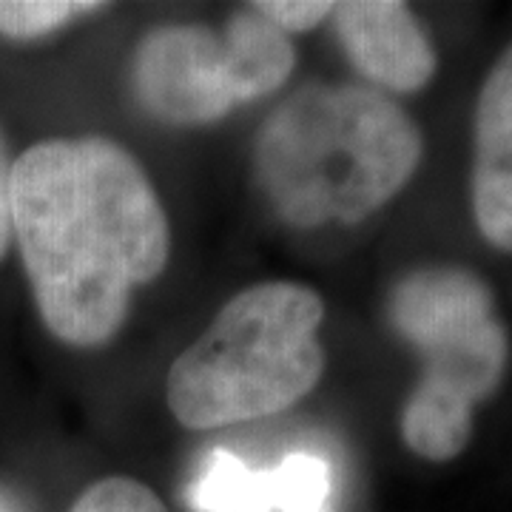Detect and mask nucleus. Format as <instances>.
Returning a JSON list of instances; mask_svg holds the SVG:
<instances>
[{
	"mask_svg": "<svg viewBox=\"0 0 512 512\" xmlns=\"http://www.w3.org/2000/svg\"><path fill=\"white\" fill-rule=\"evenodd\" d=\"M296 66L291 37L254 6L222 32L160 26L148 32L131 66L140 106L168 126H208L231 109L276 92Z\"/></svg>",
	"mask_w": 512,
	"mask_h": 512,
	"instance_id": "obj_4",
	"label": "nucleus"
},
{
	"mask_svg": "<svg viewBox=\"0 0 512 512\" xmlns=\"http://www.w3.org/2000/svg\"><path fill=\"white\" fill-rule=\"evenodd\" d=\"M322 296L299 282H262L225 302L174 359L165 402L188 430L265 419L305 399L325 373Z\"/></svg>",
	"mask_w": 512,
	"mask_h": 512,
	"instance_id": "obj_3",
	"label": "nucleus"
},
{
	"mask_svg": "<svg viewBox=\"0 0 512 512\" xmlns=\"http://www.w3.org/2000/svg\"><path fill=\"white\" fill-rule=\"evenodd\" d=\"M12 157H9V148L6 140L0 134V259L9 251V242H12Z\"/></svg>",
	"mask_w": 512,
	"mask_h": 512,
	"instance_id": "obj_14",
	"label": "nucleus"
},
{
	"mask_svg": "<svg viewBox=\"0 0 512 512\" xmlns=\"http://www.w3.org/2000/svg\"><path fill=\"white\" fill-rule=\"evenodd\" d=\"M254 9L274 23L279 32H311L319 23H325L333 12V3L325 0H259Z\"/></svg>",
	"mask_w": 512,
	"mask_h": 512,
	"instance_id": "obj_13",
	"label": "nucleus"
},
{
	"mask_svg": "<svg viewBox=\"0 0 512 512\" xmlns=\"http://www.w3.org/2000/svg\"><path fill=\"white\" fill-rule=\"evenodd\" d=\"M393 330L424 359L421 384L476 407L501 384L510 336L495 316L493 291L464 268H421L393 288Z\"/></svg>",
	"mask_w": 512,
	"mask_h": 512,
	"instance_id": "obj_5",
	"label": "nucleus"
},
{
	"mask_svg": "<svg viewBox=\"0 0 512 512\" xmlns=\"http://www.w3.org/2000/svg\"><path fill=\"white\" fill-rule=\"evenodd\" d=\"M69 512H168L157 493L126 476H111L92 484Z\"/></svg>",
	"mask_w": 512,
	"mask_h": 512,
	"instance_id": "obj_12",
	"label": "nucleus"
},
{
	"mask_svg": "<svg viewBox=\"0 0 512 512\" xmlns=\"http://www.w3.org/2000/svg\"><path fill=\"white\" fill-rule=\"evenodd\" d=\"M0 512H26L23 501L12 490L0 487Z\"/></svg>",
	"mask_w": 512,
	"mask_h": 512,
	"instance_id": "obj_15",
	"label": "nucleus"
},
{
	"mask_svg": "<svg viewBox=\"0 0 512 512\" xmlns=\"http://www.w3.org/2000/svg\"><path fill=\"white\" fill-rule=\"evenodd\" d=\"M402 436L416 456L450 461L470 444L473 404L419 382L404 404Z\"/></svg>",
	"mask_w": 512,
	"mask_h": 512,
	"instance_id": "obj_8",
	"label": "nucleus"
},
{
	"mask_svg": "<svg viewBox=\"0 0 512 512\" xmlns=\"http://www.w3.org/2000/svg\"><path fill=\"white\" fill-rule=\"evenodd\" d=\"M268 476L274 512H330V467L319 456L291 453Z\"/></svg>",
	"mask_w": 512,
	"mask_h": 512,
	"instance_id": "obj_10",
	"label": "nucleus"
},
{
	"mask_svg": "<svg viewBox=\"0 0 512 512\" xmlns=\"http://www.w3.org/2000/svg\"><path fill=\"white\" fill-rule=\"evenodd\" d=\"M106 9L94 0H0V35L12 40H37L63 29L66 23Z\"/></svg>",
	"mask_w": 512,
	"mask_h": 512,
	"instance_id": "obj_11",
	"label": "nucleus"
},
{
	"mask_svg": "<svg viewBox=\"0 0 512 512\" xmlns=\"http://www.w3.org/2000/svg\"><path fill=\"white\" fill-rule=\"evenodd\" d=\"M473 214L481 237L512 254V46L478 94Z\"/></svg>",
	"mask_w": 512,
	"mask_h": 512,
	"instance_id": "obj_7",
	"label": "nucleus"
},
{
	"mask_svg": "<svg viewBox=\"0 0 512 512\" xmlns=\"http://www.w3.org/2000/svg\"><path fill=\"white\" fill-rule=\"evenodd\" d=\"M188 501L197 512H274L268 470H251L228 450H214L194 478Z\"/></svg>",
	"mask_w": 512,
	"mask_h": 512,
	"instance_id": "obj_9",
	"label": "nucleus"
},
{
	"mask_svg": "<svg viewBox=\"0 0 512 512\" xmlns=\"http://www.w3.org/2000/svg\"><path fill=\"white\" fill-rule=\"evenodd\" d=\"M421 163L407 111L365 86L311 83L271 111L254 143L256 183L293 228L367 220Z\"/></svg>",
	"mask_w": 512,
	"mask_h": 512,
	"instance_id": "obj_2",
	"label": "nucleus"
},
{
	"mask_svg": "<svg viewBox=\"0 0 512 512\" xmlns=\"http://www.w3.org/2000/svg\"><path fill=\"white\" fill-rule=\"evenodd\" d=\"M12 237L43 325L100 348L163 274L171 228L146 168L106 137L43 140L12 165Z\"/></svg>",
	"mask_w": 512,
	"mask_h": 512,
	"instance_id": "obj_1",
	"label": "nucleus"
},
{
	"mask_svg": "<svg viewBox=\"0 0 512 512\" xmlns=\"http://www.w3.org/2000/svg\"><path fill=\"white\" fill-rule=\"evenodd\" d=\"M330 18L345 55L370 83L410 94L433 80L439 57L407 3L345 0L333 3Z\"/></svg>",
	"mask_w": 512,
	"mask_h": 512,
	"instance_id": "obj_6",
	"label": "nucleus"
}]
</instances>
